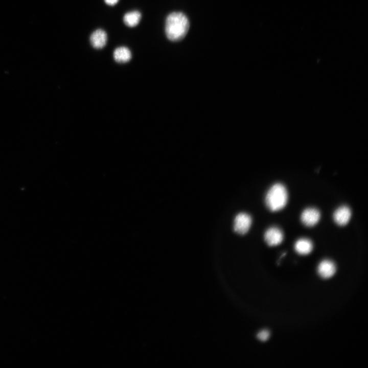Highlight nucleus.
Listing matches in <instances>:
<instances>
[{
	"label": "nucleus",
	"instance_id": "1",
	"mask_svg": "<svg viewBox=\"0 0 368 368\" xmlns=\"http://www.w3.org/2000/svg\"><path fill=\"white\" fill-rule=\"evenodd\" d=\"M190 27L187 16L180 12H174L169 14L165 22V33L171 41H178L187 35Z\"/></svg>",
	"mask_w": 368,
	"mask_h": 368
},
{
	"label": "nucleus",
	"instance_id": "2",
	"mask_svg": "<svg viewBox=\"0 0 368 368\" xmlns=\"http://www.w3.org/2000/svg\"><path fill=\"white\" fill-rule=\"evenodd\" d=\"M288 198L286 187L282 183L273 185L266 193L265 201L267 208L272 212L283 209L287 204Z\"/></svg>",
	"mask_w": 368,
	"mask_h": 368
},
{
	"label": "nucleus",
	"instance_id": "3",
	"mask_svg": "<svg viewBox=\"0 0 368 368\" xmlns=\"http://www.w3.org/2000/svg\"><path fill=\"white\" fill-rule=\"evenodd\" d=\"M251 222L252 219L249 215L245 213H239L235 218L234 229L239 234H245L249 231Z\"/></svg>",
	"mask_w": 368,
	"mask_h": 368
},
{
	"label": "nucleus",
	"instance_id": "4",
	"mask_svg": "<svg viewBox=\"0 0 368 368\" xmlns=\"http://www.w3.org/2000/svg\"><path fill=\"white\" fill-rule=\"evenodd\" d=\"M264 237L265 241L269 246H274L282 242L284 234L280 228L272 226L266 231Z\"/></svg>",
	"mask_w": 368,
	"mask_h": 368
},
{
	"label": "nucleus",
	"instance_id": "5",
	"mask_svg": "<svg viewBox=\"0 0 368 368\" xmlns=\"http://www.w3.org/2000/svg\"><path fill=\"white\" fill-rule=\"evenodd\" d=\"M320 218L319 211L314 208H308L304 210L301 214L302 222L306 226L311 227L316 225Z\"/></svg>",
	"mask_w": 368,
	"mask_h": 368
},
{
	"label": "nucleus",
	"instance_id": "6",
	"mask_svg": "<svg viewBox=\"0 0 368 368\" xmlns=\"http://www.w3.org/2000/svg\"><path fill=\"white\" fill-rule=\"evenodd\" d=\"M351 214L350 209L346 205H342L335 211L333 214V219L338 225L344 226L349 222Z\"/></svg>",
	"mask_w": 368,
	"mask_h": 368
},
{
	"label": "nucleus",
	"instance_id": "7",
	"mask_svg": "<svg viewBox=\"0 0 368 368\" xmlns=\"http://www.w3.org/2000/svg\"><path fill=\"white\" fill-rule=\"evenodd\" d=\"M336 270L335 264L329 260L322 261L317 267L318 274L324 279L331 278L335 274Z\"/></svg>",
	"mask_w": 368,
	"mask_h": 368
},
{
	"label": "nucleus",
	"instance_id": "8",
	"mask_svg": "<svg viewBox=\"0 0 368 368\" xmlns=\"http://www.w3.org/2000/svg\"><path fill=\"white\" fill-rule=\"evenodd\" d=\"M107 38L106 33L104 30L97 29L91 34L90 41L94 48L100 49L105 45Z\"/></svg>",
	"mask_w": 368,
	"mask_h": 368
},
{
	"label": "nucleus",
	"instance_id": "9",
	"mask_svg": "<svg viewBox=\"0 0 368 368\" xmlns=\"http://www.w3.org/2000/svg\"><path fill=\"white\" fill-rule=\"evenodd\" d=\"M312 241L307 238H301L298 239L294 244V249L296 252L301 255H307L310 254L313 249Z\"/></svg>",
	"mask_w": 368,
	"mask_h": 368
},
{
	"label": "nucleus",
	"instance_id": "10",
	"mask_svg": "<svg viewBox=\"0 0 368 368\" xmlns=\"http://www.w3.org/2000/svg\"><path fill=\"white\" fill-rule=\"evenodd\" d=\"M114 60L119 63H124L129 61L131 58L130 51L126 47H120L117 48L113 52Z\"/></svg>",
	"mask_w": 368,
	"mask_h": 368
},
{
	"label": "nucleus",
	"instance_id": "11",
	"mask_svg": "<svg viewBox=\"0 0 368 368\" xmlns=\"http://www.w3.org/2000/svg\"><path fill=\"white\" fill-rule=\"evenodd\" d=\"M141 14L137 11H133L126 13L123 17L125 24L130 27L136 26L140 22Z\"/></svg>",
	"mask_w": 368,
	"mask_h": 368
},
{
	"label": "nucleus",
	"instance_id": "12",
	"mask_svg": "<svg viewBox=\"0 0 368 368\" xmlns=\"http://www.w3.org/2000/svg\"><path fill=\"white\" fill-rule=\"evenodd\" d=\"M269 332L265 330L260 332L257 335V337L260 340L262 341H265L269 338Z\"/></svg>",
	"mask_w": 368,
	"mask_h": 368
},
{
	"label": "nucleus",
	"instance_id": "13",
	"mask_svg": "<svg viewBox=\"0 0 368 368\" xmlns=\"http://www.w3.org/2000/svg\"><path fill=\"white\" fill-rule=\"evenodd\" d=\"M105 3L110 6H113L116 4L119 0H104Z\"/></svg>",
	"mask_w": 368,
	"mask_h": 368
}]
</instances>
